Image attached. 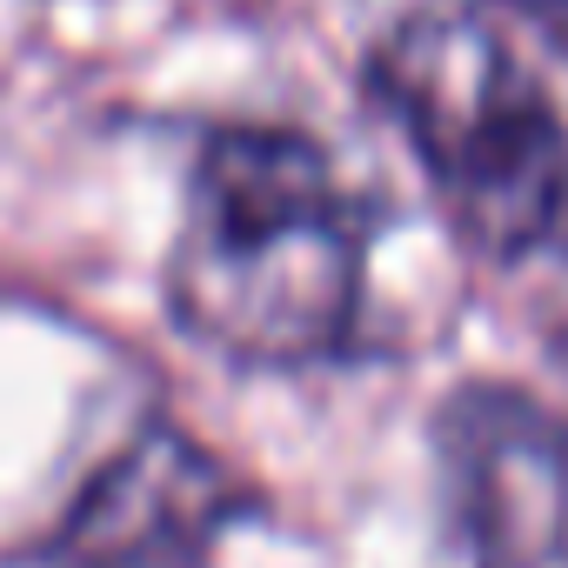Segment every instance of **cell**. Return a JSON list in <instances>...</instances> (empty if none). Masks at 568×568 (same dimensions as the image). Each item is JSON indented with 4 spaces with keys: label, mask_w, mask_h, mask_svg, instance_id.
I'll list each match as a JSON object with an SVG mask.
<instances>
[{
    "label": "cell",
    "mask_w": 568,
    "mask_h": 568,
    "mask_svg": "<svg viewBox=\"0 0 568 568\" xmlns=\"http://www.w3.org/2000/svg\"><path fill=\"white\" fill-rule=\"evenodd\" d=\"M368 214L322 141L221 128L194 154L168 308L181 335L241 368H322L355 348Z\"/></svg>",
    "instance_id": "1"
},
{
    "label": "cell",
    "mask_w": 568,
    "mask_h": 568,
    "mask_svg": "<svg viewBox=\"0 0 568 568\" xmlns=\"http://www.w3.org/2000/svg\"><path fill=\"white\" fill-rule=\"evenodd\" d=\"M521 14H535V21H548V28H568V0H515Z\"/></svg>",
    "instance_id": "5"
},
{
    "label": "cell",
    "mask_w": 568,
    "mask_h": 568,
    "mask_svg": "<svg viewBox=\"0 0 568 568\" xmlns=\"http://www.w3.org/2000/svg\"><path fill=\"white\" fill-rule=\"evenodd\" d=\"M435 455L468 568H568V415L528 388L468 382L435 415Z\"/></svg>",
    "instance_id": "3"
},
{
    "label": "cell",
    "mask_w": 568,
    "mask_h": 568,
    "mask_svg": "<svg viewBox=\"0 0 568 568\" xmlns=\"http://www.w3.org/2000/svg\"><path fill=\"white\" fill-rule=\"evenodd\" d=\"M368 81L462 247L495 267H568V121L481 21L408 14Z\"/></svg>",
    "instance_id": "2"
},
{
    "label": "cell",
    "mask_w": 568,
    "mask_h": 568,
    "mask_svg": "<svg viewBox=\"0 0 568 568\" xmlns=\"http://www.w3.org/2000/svg\"><path fill=\"white\" fill-rule=\"evenodd\" d=\"M254 508L247 481L194 435L134 428L41 541V568H214L227 528Z\"/></svg>",
    "instance_id": "4"
}]
</instances>
